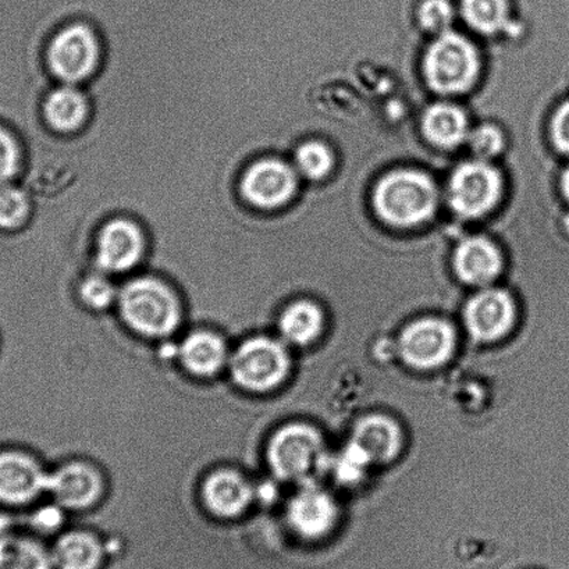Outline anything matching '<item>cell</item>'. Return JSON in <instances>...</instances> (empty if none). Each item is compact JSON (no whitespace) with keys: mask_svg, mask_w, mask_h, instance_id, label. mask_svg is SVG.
<instances>
[{"mask_svg":"<svg viewBox=\"0 0 569 569\" xmlns=\"http://www.w3.org/2000/svg\"><path fill=\"white\" fill-rule=\"evenodd\" d=\"M373 201L376 211L386 222L410 228L432 217L438 206V191L421 171L399 170L379 182Z\"/></svg>","mask_w":569,"mask_h":569,"instance_id":"obj_1","label":"cell"},{"mask_svg":"<svg viewBox=\"0 0 569 569\" xmlns=\"http://www.w3.org/2000/svg\"><path fill=\"white\" fill-rule=\"evenodd\" d=\"M119 307L126 323L142 336H169L180 323L174 292L157 279L140 278L127 283L120 292Z\"/></svg>","mask_w":569,"mask_h":569,"instance_id":"obj_2","label":"cell"},{"mask_svg":"<svg viewBox=\"0 0 569 569\" xmlns=\"http://www.w3.org/2000/svg\"><path fill=\"white\" fill-rule=\"evenodd\" d=\"M478 73L477 49L455 32L441 34L425 58V74L429 86L440 93L469 90L477 81Z\"/></svg>","mask_w":569,"mask_h":569,"instance_id":"obj_3","label":"cell"},{"mask_svg":"<svg viewBox=\"0 0 569 569\" xmlns=\"http://www.w3.org/2000/svg\"><path fill=\"white\" fill-rule=\"evenodd\" d=\"M231 376L241 389L269 391L283 382L290 370V358L280 342L257 337L239 347L230 362Z\"/></svg>","mask_w":569,"mask_h":569,"instance_id":"obj_4","label":"cell"},{"mask_svg":"<svg viewBox=\"0 0 569 569\" xmlns=\"http://www.w3.org/2000/svg\"><path fill=\"white\" fill-rule=\"evenodd\" d=\"M101 57V47L90 27L70 24L53 37L48 48L52 74L64 84H77L93 74Z\"/></svg>","mask_w":569,"mask_h":569,"instance_id":"obj_5","label":"cell"},{"mask_svg":"<svg viewBox=\"0 0 569 569\" xmlns=\"http://www.w3.org/2000/svg\"><path fill=\"white\" fill-rule=\"evenodd\" d=\"M322 455V439L308 425H289L270 440L268 461L276 477L300 480L317 466Z\"/></svg>","mask_w":569,"mask_h":569,"instance_id":"obj_6","label":"cell"},{"mask_svg":"<svg viewBox=\"0 0 569 569\" xmlns=\"http://www.w3.org/2000/svg\"><path fill=\"white\" fill-rule=\"evenodd\" d=\"M501 187V176L493 166L480 160L463 163L451 177V207L466 218L482 217L499 202Z\"/></svg>","mask_w":569,"mask_h":569,"instance_id":"obj_7","label":"cell"},{"mask_svg":"<svg viewBox=\"0 0 569 569\" xmlns=\"http://www.w3.org/2000/svg\"><path fill=\"white\" fill-rule=\"evenodd\" d=\"M241 194L248 203L263 211L286 206L297 190V177L279 159H261L242 174Z\"/></svg>","mask_w":569,"mask_h":569,"instance_id":"obj_8","label":"cell"},{"mask_svg":"<svg viewBox=\"0 0 569 569\" xmlns=\"http://www.w3.org/2000/svg\"><path fill=\"white\" fill-rule=\"evenodd\" d=\"M400 347L408 365L418 369H433L447 362L455 352L456 333L443 320H418L405 330Z\"/></svg>","mask_w":569,"mask_h":569,"instance_id":"obj_9","label":"cell"},{"mask_svg":"<svg viewBox=\"0 0 569 569\" xmlns=\"http://www.w3.org/2000/svg\"><path fill=\"white\" fill-rule=\"evenodd\" d=\"M143 234L129 219H113L103 226L97 239L98 267L110 273L127 272L141 261Z\"/></svg>","mask_w":569,"mask_h":569,"instance_id":"obj_10","label":"cell"},{"mask_svg":"<svg viewBox=\"0 0 569 569\" xmlns=\"http://www.w3.org/2000/svg\"><path fill=\"white\" fill-rule=\"evenodd\" d=\"M48 473L30 456L18 451L0 452V502L27 505L47 490Z\"/></svg>","mask_w":569,"mask_h":569,"instance_id":"obj_11","label":"cell"},{"mask_svg":"<svg viewBox=\"0 0 569 569\" xmlns=\"http://www.w3.org/2000/svg\"><path fill=\"white\" fill-rule=\"evenodd\" d=\"M516 309L506 291L486 290L469 301L466 323L475 339L493 341L511 329Z\"/></svg>","mask_w":569,"mask_h":569,"instance_id":"obj_12","label":"cell"},{"mask_svg":"<svg viewBox=\"0 0 569 569\" xmlns=\"http://www.w3.org/2000/svg\"><path fill=\"white\" fill-rule=\"evenodd\" d=\"M47 490L60 506L81 510L93 505L101 496L102 480L96 469L86 463H69L48 475Z\"/></svg>","mask_w":569,"mask_h":569,"instance_id":"obj_13","label":"cell"},{"mask_svg":"<svg viewBox=\"0 0 569 569\" xmlns=\"http://www.w3.org/2000/svg\"><path fill=\"white\" fill-rule=\"evenodd\" d=\"M333 500L322 490L306 488L292 497L287 518L292 530L302 538L318 539L328 533L336 521Z\"/></svg>","mask_w":569,"mask_h":569,"instance_id":"obj_14","label":"cell"},{"mask_svg":"<svg viewBox=\"0 0 569 569\" xmlns=\"http://www.w3.org/2000/svg\"><path fill=\"white\" fill-rule=\"evenodd\" d=\"M351 443L370 463L389 462L401 449L400 428L388 417L370 416L357 423Z\"/></svg>","mask_w":569,"mask_h":569,"instance_id":"obj_15","label":"cell"},{"mask_svg":"<svg viewBox=\"0 0 569 569\" xmlns=\"http://www.w3.org/2000/svg\"><path fill=\"white\" fill-rule=\"evenodd\" d=\"M202 495L209 511L214 516L233 518L251 505L253 490L241 475L219 471L208 478Z\"/></svg>","mask_w":569,"mask_h":569,"instance_id":"obj_16","label":"cell"},{"mask_svg":"<svg viewBox=\"0 0 569 569\" xmlns=\"http://www.w3.org/2000/svg\"><path fill=\"white\" fill-rule=\"evenodd\" d=\"M455 264L456 272L462 281L472 286H485L499 276L502 259L495 244L475 237L458 247Z\"/></svg>","mask_w":569,"mask_h":569,"instance_id":"obj_17","label":"cell"},{"mask_svg":"<svg viewBox=\"0 0 569 569\" xmlns=\"http://www.w3.org/2000/svg\"><path fill=\"white\" fill-rule=\"evenodd\" d=\"M51 552L54 569H101L107 558L101 540L87 532L63 535Z\"/></svg>","mask_w":569,"mask_h":569,"instance_id":"obj_18","label":"cell"},{"mask_svg":"<svg viewBox=\"0 0 569 569\" xmlns=\"http://www.w3.org/2000/svg\"><path fill=\"white\" fill-rule=\"evenodd\" d=\"M182 365L197 376H212L228 362V347L218 335L197 331L180 346Z\"/></svg>","mask_w":569,"mask_h":569,"instance_id":"obj_19","label":"cell"},{"mask_svg":"<svg viewBox=\"0 0 569 569\" xmlns=\"http://www.w3.org/2000/svg\"><path fill=\"white\" fill-rule=\"evenodd\" d=\"M43 118L60 134H71L80 130L88 118L84 93L70 86L58 88L43 102Z\"/></svg>","mask_w":569,"mask_h":569,"instance_id":"obj_20","label":"cell"},{"mask_svg":"<svg viewBox=\"0 0 569 569\" xmlns=\"http://www.w3.org/2000/svg\"><path fill=\"white\" fill-rule=\"evenodd\" d=\"M423 132L435 146L455 148L467 137L468 121L455 104L438 103L425 113Z\"/></svg>","mask_w":569,"mask_h":569,"instance_id":"obj_21","label":"cell"},{"mask_svg":"<svg viewBox=\"0 0 569 569\" xmlns=\"http://www.w3.org/2000/svg\"><path fill=\"white\" fill-rule=\"evenodd\" d=\"M0 569H54L52 552L24 536H0Z\"/></svg>","mask_w":569,"mask_h":569,"instance_id":"obj_22","label":"cell"},{"mask_svg":"<svg viewBox=\"0 0 569 569\" xmlns=\"http://www.w3.org/2000/svg\"><path fill=\"white\" fill-rule=\"evenodd\" d=\"M323 328V315L312 302L300 301L286 309L280 318V331L287 341L307 346Z\"/></svg>","mask_w":569,"mask_h":569,"instance_id":"obj_23","label":"cell"},{"mask_svg":"<svg viewBox=\"0 0 569 569\" xmlns=\"http://www.w3.org/2000/svg\"><path fill=\"white\" fill-rule=\"evenodd\" d=\"M461 9L467 23L486 36L501 31L508 21L507 0H462Z\"/></svg>","mask_w":569,"mask_h":569,"instance_id":"obj_24","label":"cell"},{"mask_svg":"<svg viewBox=\"0 0 569 569\" xmlns=\"http://www.w3.org/2000/svg\"><path fill=\"white\" fill-rule=\"evenodd\" d=\"M31 203L27 192L19 187L0 186V230L23 228L30 218Z\"/></svg>","mask_w":569,"mask_h":569,"instance_id":"obj_25","label":"cell"},{"mask_svg":"<svg viewBox=\"0 0 569 569\" xmlns=\"http://www.w3.org/2000/svg\"><path fill=\"white\" fill-rule=\"evenodd\" d=\"M296 162L302 174L320 180L333 168V154L322 142H306L297 149Z\"/></svg>","mask_w":569,"mask_h":569,"instance_id":"obj_26","label":"cell"},{"mask_svg":"<svg viewBox=\"0 0 569 569\" xmlns=\"http://www.w3.org/2000/svg\"><path fill=\"white\" fill-rule=\"evenodd\" d=\"M21 168V148L12 132L0 124V186L18 176Z\"/></svg>","mask_w":569,"mask_h":569,"instance_id":"obj_27","label":"cell"},{"mask_svg":"<svg viewBox=\"0 0 569 569\" xmlns=\"http://www.w3.org/2000/svg\"><path fill=\"white\" fill-rule=\"evenodd\" d=\"M455 19L449 0H425L419 9V21L423 29L445 34Z\"/></svg>","mask_w":569,"mask_h":569,"instance_id":"obj_28","label":"cell"},{"mask_svg":"<svg viewBox=\"0 0 569 569\" xmlns=\"http://www.w3.org/2000/svg\"><path fill=\"white\" fill-rule=\"evenodd\" d=\"M80 297L86 306L92 309H104L114 301V286L101 274H91L82 281Z\"/></svg>","mask_w":569,"mask_h":569,"instance_id":"obj_29","label":"cell"},{"mask_svg":"<svg viewBox=\"0 0 569 569\" xmlns=\"http://www.w3.org/2000/svg\"><path fill=\"white\" fill-rule=\"evenodd\" d=\"M370 466L368 458L352 443L348 445L337 466V477L341 482L353 483L362 478L365 469Z\"/></svg>","mask_w":569,"mask_h":569,"instance_id":"obj_30","label":"cell"},{"mask_svg":"<svg viewBox=\"0 0 569 569\" xmlns=\"http://www.w3.org/2000/svg\"><path fill=\"white\" fill-rule=\"evenodd\" d=\"M471 141L472 151L479 158H493L497 153L501 152L502 134L493 126H482L475 130L469 138Z\"/></svg>","mask_w":569,"mask_h":569,"instance_id":"obj_31","label":"cell"},{"mask_svg":"<svg viewBox=\"0 0 569 569\" xmlns=\"http://www.w3.org/2000/svg\"><path fill=\"white\" fill-rule=\"evenodd\" d=\"M552 141L561 152L569 154V101L557 110L551 124Z\"/></svg>","mask_w":569,"mask_h":569,"instance_id":"obj_32","label":"cell"},{"mask_svg":"<svg viewBox=\"0 0 569 569\" xmlns=\"http://www.w3.org/2000/svg\"><path fill=\"white\" fill-rule=\"evenodd\" d=\"M37 527L41 529L57 528L60 522V516L57 510H42L37 513Z\"/></svg>","mask_w":569,"mask_h":569,"instance_id":"obj_33","label":"cell"},{"mask_svg":"<svg viewBox=\"0 0 569 569\" xmlns=\"http://www.w3.org/2000/svg\"><path fill=\"white\" fill-rule=\"evenodd\" d=\"M561 186L563 196H566L567 200L569 201V168L566 171H563Z\"/></svg>","mask_w":569,"mask_h":569,"instance_id":"obj_34","label":"cell"}]
</instances>
